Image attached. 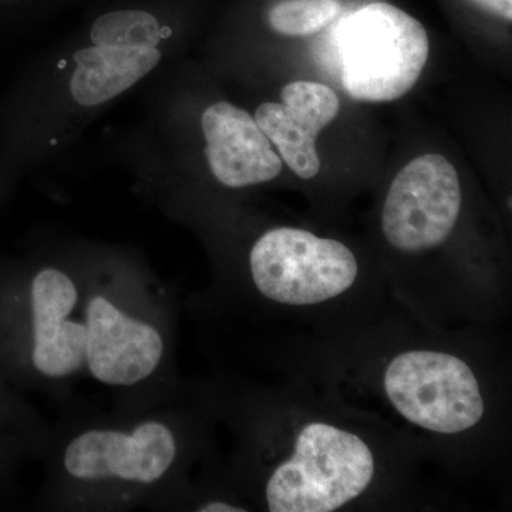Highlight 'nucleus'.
I'll use <instances>...</instances> for the list:
<instances>
[{
  "instance_id": "1",
  "label": "nucleus",
  "mask_w": 512,
  "mask_h": 512,
  "mask_svg": "<svg viewBox=\"0 0 512 512\" xmlns=\"http://www.w3.org/2000/svg\"><path fill=\"white\" fill-rule=\"evenodd\" d=\"M342 83L352 99H400L419 82L429 59V36L409 13L376 2L343 19L338 30Z\"/></svg>"
},
{
  "instance_id": "2",
  "label": "nucleus",
  "mask_w": 512,
  "mask_h": 512,
  "mask_svg": "<svg viewBox=\"0 0 512 512\" xmlns=\"http://www.w3.org/2000/svg\"><path fill=\"white\" fill-rule=\"evenodd\" d=\"M375 458L356 434L311 423L299 433L293 456L272 473L266 503L272 512H330L372 484Z\"/></svg>"
},
{
  "instance_id": "3",
  "label": "nucleus",
  "mask_w": 512,
  "mask_h": 512,
  "mask_svg": "<svg viewBox=\"0 0 512 512\" xmlns=\"http://www.w3.org/2000/svg\"><path fill=\"white\" fill-rule=\"evenodd\" d=\"M249 268L265 298L292 306L338 298L359 272L355 255L342 242L296 228L265 232L251 249Z\"/></svg>"
},
{
  "instance_id": "4",
  "label": "nucleus",
  "mask_w": 512,
  "mask_h": 512,
  "mask_svg": "<svg viewBox=\"0 0 512 512\" xmlns=\"http://www.w3.org/2000/svg\"><path fill=\"white\" fill-rule=\"evenodd\" d=\"M384 390L404 419L434 433H463L484 416L477 377L448 353L410 350L394 357L384 373Z\"/></svg>"
},
{
  "instance_id": "5",
  "label": "nucleus",
  "mask_w": 512,
  "mask_h": 512,
  "mask_svg": "<svg viewBox=\"0 0 512 512\" xmlns=\"http://www.w3.org/2000/svg\"><path fill=\"white\" fill-rule=\"evenodd\" d=\"M178 458V437L164 420L130 427H94L76 434L62 466L74 483L151 487L165 480Z\"/></svg>"
},
{
  "instance_id": "6",
  "label": "nucleus",
  "mask_w": 512,
  "mask_h": 512,
  "mask_svg": "<svg viewBox=\"0 0 512 512\" xmlns=\"http://www.w3.org/2000/svg\"><path fill=\"white\" fill-rule=\"evenodd\" d=\"M460 211L456 168L440 154H424L390 185L382 211L383 234L399 251H427L450 237Z\"/></svg>"
},
{
  "instance_id": "7",
  "label": "nucleus",
  "mask_w": 512,
  "mask_h": 512,
  "mask_svg": "<svg viewBox=\"0 0 512 512\" xmlns=\"http://www.w3.org/2000/svg\"><path fill=\"white\" fill-rule=\"evenodd\" d=\"M30 330V360L40 376L60 382L86 372L83 288L72 275L47 266L33 276Z\"/></svg>"
},
{
  "instance_id": "8",
  "label": "nucleus",
  "mask_w": 512,
  "mask_h": 512,
  "mask_svg": "<svg viewBox=\"0 0 512 512\" xmlns=\"http://www.w3.org/2000/svg\"><path fill=\"white\" fill-rule=\"evenodd\" d=\"M281 99L261 104L254 119L293 173L309 180L320 170L316 138L338 117L339 97L322 83L293 82L282 89Z\"/></svg>"
},
{
  "instance_id": "9",
  "label": "nucleus",
  "mask_w": 512,
  "mask_h": 512,
  "mask_svg": "<svg viewBox=\"0 0 512 512\" xmlns=\"http://www.w3.org/2000/svg\"><path fill=\"white\" fill-rule=\"evenodd\" d=\"M201 127L211 173L225 187L268 183L281 173V158L247 111L220 101L202 113Z\"/></svg>"
},
{
  "instance_id": "10",
  "label": "nucleus",
  "mask_w": 512,
  "mask_h": 512,
  "mask_svg": "<svg viewBox=\"0 0 512 512\" xmlns=\"http://www.w3.org/2000/svg\"><path fill=\"white\" fill-rule=\"evenodd\" d=\"M76 70L70 79V92L80 106L106 103L133 87L160 63L157 47L92 46L74 53Z\"/></svg>"
},
{
  "instance_id": "11",
  "label": "nucleus",
  "mask_w": 512,
  "mask_h": 512,
  "mask_svg": "<svg viewBox=\"0 0 512 512\" xmlns=\"http://www.w3.org/2000/svg\"><path fill=\"white\" fill-rule=\"evenodd\" d=\"M90 36L96 46L143 49L157 47L163 39V29L151 13L119 10L100 16L94 22Z\"/></svg>"
},
{
  "instance_id": "12",
  "label": "nucleus",
  "mask_w": 512,
  "mask_h": 512,
  "mask_svg": "<svg viewBox=\"0 0 512 512\" xmlns=\"http://www.w3.org/2000/svg\"><path fill=\"white\" fill-rule=\"evenodd\" d=\"M339 0H281L268 13L269 26L281 35H315L338 18Z\"/></svg>"
},
{
  "instance_id": "13",
  "label": "nucleus",
  "mask_w": 512,
  "mask_h": 512,
  "mask_svg": "<svg viewBox=\"0 0 512 512\" xmlns=\"http://www.w3.org/2000/svg\"><path fill=\"white\" fill-rule=\"evenodd\" d=\"M478 8L487 10L495 16H500L504 20L511 22L512 19V0H470Z\"/></svg>"
},
{
  "instance_id": "14",
  "label": "nucleus",
  "mask_w": 512,
  "mask_h": 512,
  "mask_svg": "<svg viewBox=\"0 0 512 512\" xmlns=\"http://www.w3.org/2000/svg\"><path fill=\"white\" fill-rule=\"evenodd\" d=\"M202 512H244L245 508L237 507L228 503H221V501H214V503H207L198 508Z\"/></svg>"
}]
</instances>
